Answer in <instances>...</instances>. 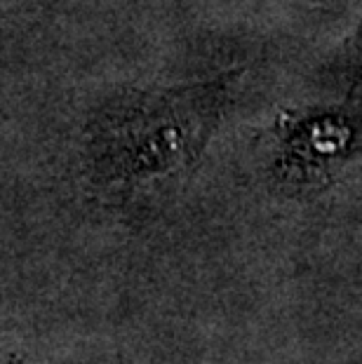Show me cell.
<instances>
[{"mask_svg": "<svg viewBox=\"0 0 362 364\" xmlns=\"http://www.w3.org/2000/svg\"><path fill=\"white\" fill-rule=\"evenodd\" d=\"M348 66H351V73L356 75V80L362 82V19L348 48Z\"/></svg>", "mask_w": 362, "mask_h": 364, "instance_id": "6da1fadb", "label": "cell"}]
</instances>
